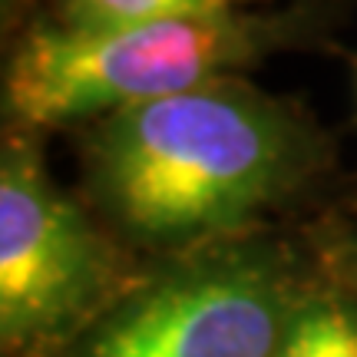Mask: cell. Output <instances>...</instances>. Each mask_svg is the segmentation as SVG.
Returning <instances> with one entry per match:
<instances>
[{
    "label": "cell",
    "mask_w": 357,
    "mask_h": 357,
    "mask_svg": "<svg viewBox=\"0 0 357 357\" xmlns=\"http://www.w3.org/2000/svg\"><path fill=\"white\" fill-rule=\"evenodd\" d=\"M301 294L288 252L242 235L159 258L60 357H278Z\"/></svg>",
    "instance_id": "3"
},
{
    "label": "cell",
    "mask_w": 357,
    "mask_h": 357,
    "mask_svg": "<svg viewBox=\"0 0 357 357\" xmlns=\"http://www.w3.org/2000/svg\"><path fill=\"white\" fill-rule=\"evenodd\" d=\"M318 159L305 119L238 77L93 119L83 136L93 208L162 258L252 235Z\"/></svg>",
    "instance_id": "1"
},
{
    "label": "cell",
    "mask_w": 357,
    "mask_h": 357,
    "mask_svg": "<svg viewBox=\"0 0 357 357\" xmlns=\"http://www.w3.org/2000/svg\"><path fill=\"white\" fill-rule=\"evenodd\" d=\"M30 7H33V0H3V30L24 26L30 20Z\"/></svg>",
    "instance_id": "7"
},
{
    "label": "cell",
    "mask_w": 357,
    "mask_h": 357,
    "mask_svg": "<svg viewBox=\"0 0 357 357\" xmlns=\"http://www.w3.org/2000/svg\"><path fill=\"white\" fill-rule=\"evenodd\" d=\"M235 7H242V3H258V0H231Z\"/></svg>",
    "instance_id": "8"
},
{
    "label": "cell",
    "mask_w": 357,
    "mask_h": 357,
    "mask_svg": "<svg viewBox=\"0 0 357 357\" xmlns=\"http://www.w3.org/2000/svg\"><path fill=\"white\" fill-rule=\"evenodd\" d=\"M278 357H357V301L337 291H305Z\"/></svg>",
    "instance_id": "5"
},
{
    "label": "cell",
    "mask_w": 357,
    "mask_h": 357,
    "mask_svg": "<svg viewBox=\"0 0 357 357\" xmlns=\"http://www.w3.org/2000/svg\"><path fill=\"white\" fill-rule=\"evenodd\" d=\"M229 7H235L231 0H50L47 17L66 30H119Z\"/></svg>",
    "instance_id": "6"
},
{
    "label": "cell",
    "mask_w": 357,
    "mask_h": 357,
    "mask_svg": "<svg viewBox=\"0 0 357 357\" xmlns=\"http://www.w3.org/2000/svg\"><path fill=\"white\" fill-rule=\"evenodd\" d=\"M328 17L318 3L278 13L238 7L172 17L119 30H66L47 13L30 17L13 43L3 109L17 129L102 119L231 77L242 66L305 40Z\"/></svg>",
    "instance_id": "2"
},
{
    "label": "cell",
    "mask_w": 357,
    "mask_h": 357,
    "mask_svg": "<svg viewBox=\"0 0 357 357\" xmlns=\"http://www.w3.org/2000/svg\"><path fill=\"white\" fill-rule=\"evenodd\" d=\"M126 255L50 178L24 129L0 153V344L60 357L132 284Z\"/></svg>",
    "instance_id": "4"
}]
</instances>
